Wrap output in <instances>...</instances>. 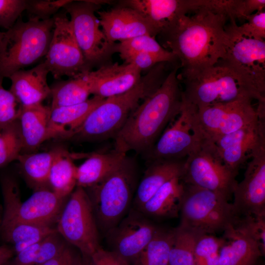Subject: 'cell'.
<instances>
[{"label": "cell", "mask_w": 265, "mask_h": 265, "mask_svg": "<svg viewBox=\"0 0 265 265\" xmlns=\"http://www.w3.org/2000/svg\"><path fill=\"white\" fill-rule=\"evenodd\" d=\"M48 68L44 61L28 70H20L9 79V89L22 106L42 103L50 96L51 89L47 82Z\"/></svg>", "instance_id": "obj_23"}, {"label": "cell", "mask_w": 265, "mask_h": 265, "mask_svg": "<svg viewBox=\"0 0 265 265\" xmlns=\"http://www.w3.org/2000/svg\"><path fill=\"white\" fill-rule=\"evenodd\" d=\"M98 229L86 191L77 186L58 218L57 232L86 258L101 247Z\"/></svg>", "instance_id": "obj_10"}, {"label": "cell", "mask_w": 265, "mask_h": 265, "mask_svg": "<svg viewBox=\"0 0 265 265\" xmlns=\"http://www.w3.org/2000/svg\"><path fill=\"white\" fill-rule=\"evenodd\" d=\"M180 68L179 64L174 66L161 86L130 115L114 137L115 150L125 154L131 151L146 153L179 115L183 103Z\"/></svg>", "instance_id": "obj_2"}, {"label": "cell", "mask_w": 265, "mask_h": 265, "mask_svg": "<svg viewBox=\"0 0 265 265\" xmlns=\"http://www.w3.org/2000/svg\"><path fill=\"white\" fill-rule=\"evenodd\" d=\"M185 159L149 161L148 166L137 185L132 208L138 210L166 182L175 178H181Z\"/></svg>", "instance_id": "obj_24"}, {"label": "cell", "mask_w": 265, "mask_h": 265, "mask_svg": "<svg viewBox=\"0 0 265 265\" xmlns=\"http://www.w3.org/2000/svg\"><path fill=\"white\" fill-rule=\"evenodd\" d=\"M246 22L237 26L238 31L243 36L256 40L265 39V11H258L247 16Z\"/></svg>", "instance_id": "obj_41"}, {"label": "cell", "mask_w": 265, "mask_h": 265, "mask_svg": "<svg viewBox=\"0 0 265 265\" xmlns=\"http://www.w3.org/2000/svg\"><path fill=\"white\" fill-rule=\"evenodd\" d=\"M105 99L94 96L78 105L51 109L48 139L71 138L89 113Z\"/></svg>", "instance_id": "obj_25"}, {"label": "cell", "mask_w": 265, "mask_h": 265, "mask_svg": "<svg viewBox=\"0 0 265 265\" xmlns=\"http://www.w3.org/2000/svg\"><path fill=\"white\" fill-rule=\"evenodd\" d=\"M168 62L156 64L129 91L105 99L88 115L72 139L84 141L105 140L114 137L130 115L162 84L169 72Z\"/></svg>", "instance_id": "obj_3"}, {"label": "cell", "mask_w": 265, "mask_h": 265, "mask_svg": "<svg viewBox=\"0 0 265 265\" xmlns=\"http://www.w3.org/2000/svg\"><path fill=\"white\" fill-rule=\"evenodd\" d=\"M265 142V123L240 129L222 135L213 142L223 163L238 172L240 166L250 158L252 151Z\"/></svg>", "instance_id": "obj_20"}, {"label": "cell", "mask_w": 265, "mask_h": 265, "mask_svg": "<svg viewBox=\"0 0 265 265\" xmlns=\"http://www.w3.org/2000/svg\"><path fill=\"white\" fill-rule=\"evenodd\" d=\"M243 180L235 188L232 203L238 217L265 216V142L250 154Z\"/></svg>", "instance_id": "obj_16"}, {"label": "cell", "mask_w": 265, "mask_h": 265, "mask_svg": "<svg viewBox=\"0 0 265 265\" xmlns=\"http://www.w3.org/2000/svg\"><path fill=\"white\" fill-rule=\"evenodd\" d=\"M13 254V251L9 248L0 246V265H4L12 257Z\"/></svg>", "instance_id": "obj_47"}, {"label": "cell", "mask_w": 265, "mask_h": 265, "mask_svg": "<svg viewBox=\"0 0 265 265\" xmlns=\"http://www.w3.org/2000/svg\"><path fill=\"white\" fill-rule=\"evenodd\" d=\"M174 228L159 227L155 236L132 261L134 265H169Z\"/></svg>", "instance_id": "obj_32"}, {"label": "cell", "mask_w": 265, "mask_h": 265, "mask_svg": "<svg viewBox=\"0 0 265 265\" xmlns=\"http://www.w3.org/2000/svg\"><path fill=\"white\" fill-rule=\"evenodd\" d=\"M54 156V149L37 153L21 154L17 160L28 182L35 189L46 187Z\"/></svg>", "instance_id": "obj_31"}, {"label": "cell", "mask_w": 265, "mask_h": 265, "mask_svg": "<svg viewBox=\"0 0 265 265\" xmlns=\"http://www.w3.org/2000/svg\"><path fill=\"white\" fill-rule=\"evenodd\" d=\"M82 74L91 94L104 99L129 91L139 82L142 77L139 69L125 62L111 63Z\"/></svg>", "instance_id": "obj_19"}, {"label": "cell", "mask_w": 265, "mask_h": 265, "mask_svg": "<svg viewBox=\"0 0 265 265\" xmlns=\"http://www.w3.org/2000/svg\"><path fill=\"white\" fill-rule=\"evenodd\" d=\"M41 241L32 244L16 254L15 265H35Z\"/></svg>", "instance_id": "obj_46"}, {"label": "cell", "mask_w": 265, "mask_h": 265, "mask_svg": "<svg viewBox=\"0 0 265 265\" xmlns=\"http://www.w3.org/2000/svg\"><path fill=\"white\" fill-rule=\"evenodd\" d=\"M124 62L134 65L141 72L149 71L156 64L163 62L157 57L139 52H128L119 53Z\"/></svg>", "instance_id": "obj_43"}, {"label": "cell", "mask_w": 265, "mask_h": 265, "mask_svg": "<svg viewBox=\"0 0 265 265\" xmlns=\"http://www.w3.org/2000/svg\"><path fill=\"white\" fill-rule=\"evenodd\" d=\"M102 0H72L62 9L68 14L72 30L89 71L112 63V55L115 53V44L107 40L101 29L96 14L103 3Z\"/></svg>", "instance_id": "obj_9"}, {"label": "cell", "mask_w": 265, "mask_h": 265, "mask_svg": "<svg viewBox=\"0 0 265 265\" xmlns=\"http://www.w3.org/2000/svg\"><path fill=\"white\" fill-rule=\"evenodd\" d=\"M54 156L50 169L48 184L59 197L65 199L77 186V166L69 152L63 148L54 149Z\"/></svg>", "instance_id": "obj_29"}, {"label": "cell", "mask_w": 265, "mask_h": 265, "mask_svg": "<svg viewBox=\"0 0 265 265\" xmlns=\"http://www.w3.org/2000/svg\"><path fill=\"white\" fill-rule=\"evenodd\" d=\"M184 184L179 226L199 234L212 235L224 232L234 225L239 217L232 203L218 193Z\"/></svg>", "instance_id": "obj_6"}, {"label": "cell", "mask_w": 265, "mask_h": 265, "mask_svg": "<svg viewBox=\"0 0 265 265\" xmlns=\"http://www.w3.org/2000/svg\"><path fill=\"white\" fill-rule=\"evenodd\" d=\"M84 265H129L117 253L99 247L89 257L83 258Z\"/></svg>", "instance_id": "obj_42"}, {"label": "cell", "mask_w": 265, "mask_h": 265, "mask_svg": "<svg viewBox=\"0 0 265 265\" xmlns=\"http://www.w3.org/2000/svg\"><path fill=\"white\" fill-rule=\"evenodd\" d=\"M178 77L185 85L183 98L198 109L244 97L252 99L240 77L220 60L211 67Z\"/></svg>", "instance_id": "obj_8"}, {"label": "cell", "mask_w": 265, "mask_h": 265, "mask_svg": "<svg viewBox=\"0 0 265 265\" xmlns=\"http://www.w3.org/2000/svg\"><path fill=\"white\" fill-rule=\"evenodd\" d=\"M53 28V17L26 22L20 17L0 42V78H9L45 56Z\"/></svg>", "instance_id": "obj_4"}, {"label": "cell", "mask_w": 265, "mask_h": 265, "mask_svg": "<svg viewBox=\"0 0 265 265\" xmlns=\"http://www.w3.org/2000/svg\"><path fill=\"white\" fill-rule=\"evenodd\" d=\"M182 100L177 118L146 153L148 161L185 159L202 144L203 140L194 123L198 108L183 97Z\"/></svg>", "instance_id": "obj_14"}, {"label": "cell", "mask_w": 265, "mask_h": 265, "mask_svg": "<svg viewBox=\"0 0 265 265\" xmlns=\"http://www.w3.org/2000/svg\"><path fill=\"white\" fill-rule=\"evenodd\" d=\"M126 156L114 149L91 154L77 167V186L85 189L98 184L115 170Z\"/></svg>", "instance_id": "obj_28"}, {"label": "cell", "mask_w": 265, "mask_h": 265, "mask_svg": "<svg viewBox=\"0 0 265 265\" xmlns=\"http://www.w3.org/2000/svg\"><path fill=\"white\" fill-rule=\"evenodd\" d=\"M42 265H83V260L67 244L60 254Z\"/></svg>", "instance_id": "obj_44"}, {"label": "cell", "mask_w": 265, "mask_h": 265, "mask_svg": "<svg viewBox=\"0 0 265 265\" xmlns=\"http://www.w3.org/2000/svg\"><path fill=\"white\" fill-rule=\"evenodd\" d=\"M256 265H262V264H260V262L258 263Z\"/></svg>", "instance_id": "obj_49"}, {"label": "cell", "mask_w": 265, "mask_h": 265, "mask_svg": "<svg viewBox=\"0 0 265 265\" xmlns=\"http://www.w3.org/2000/svg\"><path fill=\"white\" fill-rule=\"evenodd\" d=\"M51 108L42 103L22 106L18 118L23 142V150L32 151L48 140Z\"/></svg>", "instance_id": "obj_26"}, {"label": "cell", "mask_w": 265, "mask_h": 265, "mask_svg": "<svg viewBox=\"0 0 265 265\" xmlns=\"http://www.w3.org/2000/svg\"><path fill=\"white\" fill-rule=\"evenodd\" d=\"M206 4V0H127L120 1L118 5L138 11L159 28L160 32L182 16Z\"/></svg>", "instance_id": "obj_22"}, {"label": "cell", "mask_w": 265, "mask_h": 265, "mask_svg": "<svg viewBox=\"0 0 265 265\" xmlns=\"http://www.w3.org/2000/svg\"><path fill=\"white\" fill-rule=\"evenodd\" d=\"M226 26L227 42L223 63L236 73L246 86L257 109H265V42L249 38L238 30L230 21Z\"/></svg>", "instance_id": "obj_7"}, {"label": "cell", "mask_w": 265, "mask_h": 265, "mask_svg": "<svg viewBox=\"0 0 265 265\" xmlns=\"http://www.w3.org/2000/svg\"><path fill=\"white\" fill-rule=\"evenodd\" d=\"M182 16L163 28L158 35L162 46L176 57L181 72L179 75L196 72L213 66L226 53L229 17L206 6Z\"/></svg>", "instance_id": "obj_1"}, {"label": "cell", "mask_w": 265, "mask_h": 265, "mask_svg": "<svg viewBox=\"0 0 265 265\" xmlns=\"http://www.w3.org/2000/svg\"><path fill=\"white\" fill-rule=\"evenodd\" d=\"M223 238L210 234H201L196 240L195 265H220L219 251Z\"/></svg>", "instance_id": "obj_36"}, {"label": "cell", "mask_w": 265, "mask_h": 265, "mask_svg": "<svg viewBox=\"0 0 265 265\" xmlns=\"http://www.w3.org/2000/svg\"><path fill=\"white\" fill-rule=\"evenodd\" d=\"M56 231L41 241L35 265H42L60 254L67 246L65 240Z\"/></svg>", "instance_id": "obj_39"}, {"label": "cell", "mask_w": 265, "mask_h": 265, "mask_svg": "<svg viewBox=\"0 0 265 265\" xmlns=\"http://www.w3.org/2000/svg\"><path fill=\"white\" fill-rule=\"evenodd\" d=\"M200 235L180 226L175 228L169 265H195V247Z\"/></svg>", "instance_id": "obj_33"}, {"label": "cell", "mask_w": 265, "mask_h": 265, "mask_svg": "<svg viewBox=\"0 0 265 265\" xmlns=\"http://www.w3.org/2000/svg\"><path fill=\"white\" fill-rule=\"evenodd\" d=\"M252 99L244 97L197 109L196 127L203 141L212 143L218 137L257 123L260 118Z\"/></svg>", "instance_id": "obj_13"}, {"label": "cell", "mask_w": 265, "mask_h": 265, "mask_svg": "<svg viewBox=\"0 0 265 265\" xmlns=\"http://www.w3.org/2000/svg\"><path fill=\"white\" fill-rule=\"evenodd\" d=\"M4 34V32H2L0 31V42L1 41V39H2L3 35Z\"/></svg>", "instance_id": "obj_48"}, {"label": "cell", "mask_w": 265, "mask_h": 265, "mask_svg": "<svg viewBox=\"0 0 265 265\" xmlns=\"http://www.w3.org/2000/svg\"><path fill=\"white\" fill-rule=\"evenodd\" d=\"M159 226L132 207L126 215L106 233L107 243L129 263L137 257L155 236Z\"/></svg>", "instance_id": "obj_17"}, {"label": "cell", "mask_w": 265, "mask_h": 265, "mask_svg": "<svg viewBox=\"0 0 265 265\" xmlns=\"http://www.w3.org/2000/svg\"><path fill=\"white\" fill-rule=\"evenodd\" d=\"M265 7V0H239L237 19L245 20L247 16L257 12L264 10Z\"/></svg>", "instance_id": "obj_45"}, {"label": "cell", "mask_w": 265, "mask_h": 265, "mask_svg": "<svg viewBox=\"0 0 265 265\" xmlns=\"http://www.w3.org/2000/svg\"><path fill=\"white\" fill-rule=\"evenodd\" d=\"M238 172L225 165L212 143L203 142L185 159L181 181L205 188L229 199L238 184Z\"/></svg>", "instance_id": "obj_12"}, {"label": "cell", "mask_w": 265, "mask_h": 265, "mask_svg": "<svg viewBox=\"0 0 265 265\" xmlns=\"http://www.w3.org/2000/svg\"><path fill=\"white\" fill-rule=\"evenodd\" d=\"M51 109L82 103L91 94L82 74L65 80L58 81L50 87Z\"/></svg>", "instance_id": "obj_30"}, {"label": "cell", "mask_w": 265, "mask_h": 265, "mask_svg": "<svg viewBox=\"0 0 265 265\" xmlns=\"http://www.w3.org/2000/svg\"><path fill=\"white\" fill-rule=\"evenodd\" d=\"M136 169L126 157L120 165L98 184L87 188L98 228L105 234L126 215L137 186Z\"/></svg>", "instance_id": "obj_5"}, {"label": "cell", "mask_w": 265, "mask_h": 265, "mask_svg": "<svg viewBox=\"0 0 265 265\" xmlns=\"http://www.w3.org/2000/svg\"><path fill=\"white\" fill-rule=\"evenodd\" d=\"M223 232L220 265H256L260 262L264 255L259 245L239 219Z\"/></svg>", "instance_id": "obj_21"}, {"label": "cell", "mask_w": 265, "mask_h": 265, "mask_svg": "<svg viewBox=\"0 0 265 265\" xmlns=\"http://www.w3.org/2000/svg\"><path fill=\"white\" fill-rule=\"evenodd\" d=\"M4 212L2 219L40 226H51L58 218L64 199L46 187L36 189L26 201L21 202L16 183L6 178L2 183Z\"/></svg>", "instance_id": "obj_11"}, {"label": "cell", "mask_w": 265, "mask_h": 265, "mask_svg": "<svg viewBox=\"0 0 265 265\" xmlns=\"http://www.w3.org/2000/svg\"><path fill=\"white\" fill-rule=\"evenodd\" d=\"M0 78V131L18 120L22 105L9 90L2 85Z\"/></svg>", "instance_id": "obj_38"}, {"label": "cell", "mask_w": 265, "mask_h": 265, "mask_svg": "<svg viewBox=\"0 0 265 265\" xmlns=\"http://www.w3.org/2000/svg\"><path fill=\"white\" fill-rule=\"evenodd\" d=\"M53 17L54 28L44 61L49 72L59 80L63 76L71 78L89 71L66 12H58Z\"/></svg>", "instance_id": "obj_15"}, {"label": "cell", "mask_w": 265, "mask_h": 265, "mask_svg": "<svg viewBox=\"0 0 265 265\" xmlns=\"http://www.w3.org/2000/svg\"><path fill=\"white\" fill-rule=\"evenodd\" d=\"M183 192L184 184L181 178H175L164 184L137 210L149 218L177 217Z\"/></svg>", "instance_id": "obj_27"}, {"label": "cell", "mask_w": 265, "mask_h": 265, "mask_svg": "<svg viewBox=\"0 0 265 265\" xmlns=\"http://www.w3.org/2000/svg\"><path fill=\"white\" fill-rule=\"evenodd\" d=\"M96 14L102 29L111 44L142 35L156 38L160 29L138 11L131 8L117 6L108 10H98Z\"/></svg>", "instance_id": "obj_18"}, {"label": "cell", "mask_w": 265, "mask_h": 265, "mask_svg": "<svg viewBox=\"0 0 265 265\" xmlns=\"http://www.w3.org/2000/svg\"><path fill=\"white\" fill-rule=\"evenodd\" d=\"M26 9V0H0V27L11 28Z\"/></svg>", "instance_id": "obj_40"}, {"label": "cell", "mask_w": 265, "mask_h": 265, "mask_svg": "<svg viewBox=\"0 0 265 265\" xmlns=\"http://www.w3.org/2000/svg\"><path fill=\"white\" fill-rule=\"evenodd\" d=\"M18 120L0 131V167L17 160L23 150Z\"/></svg>", "instance_id": "obj_35"}, {"label": "cell", "mask_w": 265, "mask_h": 265, "mask_svg": "<svg viewBox=\"0 0 265 265\" xmlns=\"http://www.w3.org/2000/svg\"><path fill=\"white\" fill-rule=\"evenodd\" d=\"M83 265H84V263H83Z\"/></svg>", "instance_id": "obj_50"}, {"label": "cell", "mask_w": 265, "mask_h": 265, "mask_svg": "<svg viewBox=\"0 0 265 265\" xmlns=\"http://www.w3.org/2000/svg\"><path fill=\"white\" fill-rule=\"evenodd\" d=\"M115 52L118 53L128 52H143L157 57L161 62L173 64L178 62L172 52L163 48L156 38L148 35H142L116 43Z\"/></svg>", "instance_id": "obj_34"}, {"label": "cell", "mask_w": 265, "mask_h": 265, "mask_svg": "<svg viewBox=\"0 0 265 265\" xmlns=\"http://www.w3.org/2000/svg\"><path fill=\"white\" fill-rule=\"evenodd\" d=\"M70 0H26L28 19L46 20L53 18Z\"/></svg>", "instance_id": "obj_37"}]
</instances>
